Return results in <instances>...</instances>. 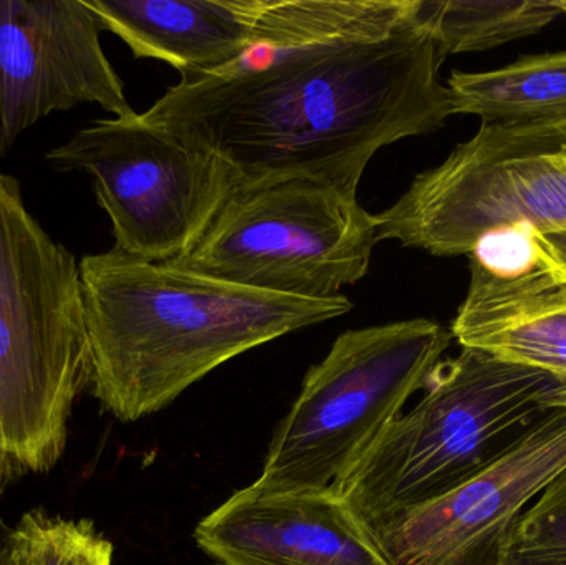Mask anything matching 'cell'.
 Instances as JSON below:
<instances>
[{
  "label": "cell",
  "instance_id": "cell-10",
  "mask_svg": "<svg viewBox=\"0 0 566 565\" xmlns=\"http://www.w3.org/2000/svg\"><path fill=\"white\" fill-rule=\"evenodd\" d=\"M566 468V410H551L448 493L376 531L391 565H497L528 504Z\"/></svg>",
  "mask_w": 566,
  "mask_h": 565
},
{
  "label": "cell",
  "instance_id": "cell-15",
  "mask_svg": "<svg viewBox=\"0 0 566 565\" xmlns=\"http://www.w3.org/2000/svg\"><path fill=\"white\" fill-rule=\"evenodd\" d=\"M562 13L555 0H418L415 20L446 59L534 35Z\"/></svg>",
  "mask_w": 566,
  "mask_h": 565
},
{
  "label": "cell",
  "instance_id": "cell-17",
  "mask_svg": "<svg viewBox=\"0 0 566 565\" xmlns=\"http://www.w3.org/2000/svg\"><path fill=\"white\" fill-rule=\"evenodd\" d=\"M497 565H566V468L522 514Z\"/></svg>",
  "mask_w": 566,
  "mask_h": 565
},
{
  "label": "cell",
  "instance_id": "cell-5",
  "mask_svg": "<svg viewBox=\"0 0 566 565\" xmlns=\"http://www.w3.org/2000/svg\"><path fill=\"white\" fill-rule=\"evenodd\" d=\"M452 338L429 318L343 332L305 375L252 484L264 493H313L345 480L424 390Z\"/></svg>",
  "mask_w": 566,
  "mask_h": 565
},
{
  "label": "cell",
  "instance_id": "cell-6",
  "mask_svg": "<svg viewBox=\"0 0 566 565\" xmlns=\"http://www.w3.org/2000/svg\"><path fill=\"white\" fill-rule=\"evenodd\" d=\"M376 221L379 241L439 258L469 255L485 236L509 229L566 232V119L482 125Z\"/></svg>",
  "mask_w": 566,
  "mask_h": 565
},
{
  "label": "cell",
  "instance_id": "cell-11",
  "mask_svg": "<svg viewBox=\"0 0 566 565\" xmlns=\"http://www.w3.org/2000/svg\"><path fill=\"white\" fill-rule=\"evenodd\" d=\"M103 32L88 0H0V155L50 113L90 103L136 115Z\"/></svg>",
  "mask_w": 566,
  "mask_h": 565
},
{
  "label": "cell",
  "instance_id": "cell-1",
  "mask_svg": "<svg viewBox=\"0 0 566 565\" xmlns=\"http://www.w3.org/2000/svg\"><path fill=\"white\" fill-rule=\"evenodd\" d=\"M444 56L411 22L289 50H255L171 86L143 119L218 156L239 188L308 179L356 196L373 156L452 116Z\"/></svg>",
  "mask_w": 566,
  "mask_h": 565
},
{
  "label": "cell",
  "instance_id": "cell-2",
  "mask_svg": "<svg viewBox=\"0 0 566 565\" xmlns=\"http://www.w3.org/2000/svg\"><path fill=\"white\" fill-rule=\"evenodd\" d=\"M90 394L123 423L158 414L226 362L348 314L352 301L268 294L109 249L80 261Z\"/></svg>",
  "mask_w": 566,
  "mask_h": 565
},
{
  "label": "cell",
  "instance_id": "cell-21",
  "mask_svg": "<svg viewBox=\"0 0 566 565\" xmlns=\"http://www.w3.org/2000/svg\"><path fill=\"white\" fill-rule=\"evenodd\" d=\"M20 477H22V474L17 471L12 461L7 458L2 447H0V493H2L9 484H12L13 481L19 480Z\"/></svg>",
  "mask_w": 566,
  "mask_h": 565
},
{
  "label": "cell",
  "instance_id": "cell-12",
  "mask_svg": "<svg viewBox=\"0 0 566 565\" xmlns=\"http://www.w3.org/2000/svg\"><path fill=\"white\" fill-rule=\"evenodd\" d=\"M469 259L471 284L452 337L566 385V275L541 254L528 229L485 236Z\"/></svg>",
  "mask_w": 566,
  "mask_h": 565
},
{
  "label": "cell",
  "instance_id": "cell-8",
  "mask_svg": "<svg viewBox=\"0 0 566 565\" xmlns=\"http://www.w3.org/2000/svg\"><path fill=\"white\" fill-rule=\"evenodd\" d=\"M56 171L85 172L112 221L115 249L148 262L182 258L238 189L218 156L143 119H98L46 153Z\"/></svg>",
  "mask_w": 566,
  "mask_h": 565
},
{
  "label": "cell",
  "instance_id": "cell-22",
  "mask_svg": "<svg viewBox=\"0 0 566 565\" xmlns=\"http://www.w3.org/2000/svg\"><path fill=\"white\" fill-rule=\"evenodd\" d=\"M555 2H557L558 9L566 13V0H555Z\"/></svg>",
  "mask_w": 566,
  "mask_h": 565
},
{
  "label": "cell",
  "instance_id": "cell-13",
  "mask_svg": "<svg viewBox=\"0 0 566 565\" xmlns=\"http://www.w3.org/2000/svg\"><path fill=\"white\" fill-rule=\"evenodd\" d=\"M216 565H391L375 534L329 488L232 494L195 531Z\"/></svg>",
  "mask_w": 566,
  "mask_h": 565
},
{
  "label": "cell",
  "instance_id": "cell-3",
  "mask_svg": "<svg viewBox=\"0 0 566 565\" xmlns=\"http://www.w3.org/2000/svg\"><path fill=\"white\" fill-rule=\"evenodd\" d=\"M90 377L80 262L0 171V447L20 474L59 463Z\"/></svg>",
  "mask_w": 566,
  "mask_h": 565
},
{
  "label": "cell",
  "instance_id": "cell-20",
  "mask_svg": "<svg viewBox=\"0 0 566 565\" xmlns=\"http://www.w3.org/2000/svg\"><path fill=\"white\" fill-rule=\"evenodd\" d=\"M538 404L545 411L551 410H566V385H555L551 390L545 391Z\"/></svg>",
  "mask_w": 566,
  "mask_h": 565
},
{
  "label": "cell",
  "instance_id": "cell-18",
  "mask_svg": "<svg viewBox=\"0 0 566 565\" xmlns=\"http://www.w3.org/2000/svg\"><path fill=\"white\" fill-rule=\"evenodd\" d=\"M535 245L541 254L566 275V232H555V234H537L532 232Z\"/></svg>",
  "mask_w": 566,
  "mask_h": 565
},
{
  "label": "cell",
  "instance_id": "cell-9",
  "mask_svg": "<svg viewBox=\"0 0 566 565\" xmlns=\"http://www.w3.org/2000/svg\"><path fill=\"white\" fill-rule=\"evenodd\" d=\"M106 32L181 83L219 75L255 50H289L405 25L415 0H88Z\"/></svg>",
  "mask_w": 566,
  "mask_h": 565
},
{
  "label": "cell",
  "instance_id": "cell-7",
  "mask_svg": "<svg viewBox=\"0 0 566 565\" xmlns=\"http://www.w3.org/2000/svg\"><path fill=\"white\" fill-rule=\"evenodd\" d=\"M378 221L356 196L308 179L239 188L176 265L300 299L338 297L368 274Z\"/></svg>",
  "mask_w": 566,
  "mask_h": 565
},
{
  "label": "cell",
  "instance_id": "cell-16",
  "mask_svg": "<svg viewBox=\"0 0 566 565\" xmlns=\"http://www.w3.org/2000/svg\"><path fill=\"white\" fill-rule=\"evenodd\" d=\"M13 536L15 565H113V544L92 521L30 511Z\"/></svg>",
  "mask_w": 566,
  "mask_h": 565
},
{
  "label": "cell",
  "instance_id": "cell-4",
  "mask_svg": "<svg viewBox=\"0 0 566 565\" xmlns=\"http://www.w3.org/2000/svg\"><path fill=\"white\" fill-rule=\"evenodd\" d=\"M555 385L537 368L462 348L439 362L419 404L399 415L332 490L375 534L507 450L547 414L538 398Z\"/></svg>",
  "mask_w": 566,
  "mask_h": 565
},
{
  "label": "cell",
  "instance_id": "cell-14",
  "mask_svg": "<svg viewBox=\"0 0 566 565\" xmlns=\"http://www.w3.org/2000/svg\"><path fill=\"white\" fill-rule=\"evenodd\" d=\"M452 115H475L482 125H548L566 119V50L522 56L492 72H452Z\"/></svg>",
  "mask_w": 566,
  "mask_h": 565
},
{
  "label": "cell",
  "instance_id": "cell-19",
  "mask_svg": "<svg viewBox=\"0 0 566 565\" xmlns=\"http://www.w3.org/2000/svg\"><path fill=\"white\" fill-rule=\"evenodd\" d=\"M0 565H15L13 527L0 517Z\"/></svg>",
  "mask_w": 566,
  "mask_h": 565
}]
</instances>
